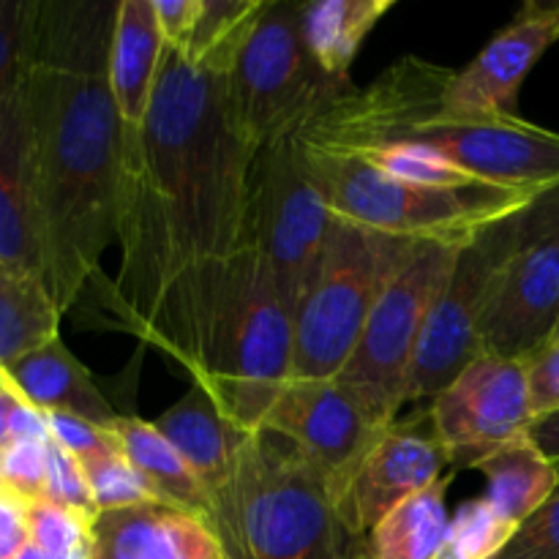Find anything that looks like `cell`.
<instances>
[{
	"mask_svg": "<svg viewBox=\"0 0 559 559\" xmlns=\"http://www.w3.org/2000/svg\"><path fill=\"white\" fill-rule=\"evenodd\" d=\"M238 52L164 44L162 74L136 134H126L120 265L104 309L123 331L178 364L205 369L207 331L229 265L249 246L257 153L235 131L227 69Z\"/></svg>",
	"mask_w": 559,
	"mask_h": 559,
	"instance_id": "6da1fadb",
	"label": "cell"
},
{
	"mask_svg": "<svg viewBox=\"0 0 559 559\" xmlns=\"http://www.w3.org/2000/svg\"><path fill=\"white\" fill-rule=\"evenodd\" d=\"M115 0H41L27 66L47 289L71 311L118 243L126 126L109 85Z\"/></svg>",
	"mask_w": 559,
	"mask_h": 559,
	"instance_id": "7a4b0ae2",
	"label": "cell"
},
{
	"mask_svg": "<svg viewBox=\"0 0 559 559\" xmlns=\"http://www.w3.org/2000/svg\"><path fill=\"white\" fill-rule=\"evenodd\" d=\"M453 69L407 55L366 87H349L300 131L320 151L418 145L480 183L544 194L559 186V134L522 115H464L445 104Z\"/></svg>",
	"mask_w": 559,
	"mask_h": 559,
	"instance_id": "3957f363",
	"label": "cell"
},
{
	"mask_svg": "<svg viewBox=\"0 0 559 559\" xmlns=\"http://www.w3.org/2000/svg\"><path fill=\"white\" fill-rule=\"evenodd\" d=\"M211 527L227 559L366 557V538L349 533L320 475L271 431L249 437L213 495Z\"/></svg>",
	"mask_w": 559,
	"mask_h": 559,
	"instance_id": "277c9868",
	"label": "cell"
},
{
	"mask_svg": "<svg viewBox=\"0 0 559 559\" xmlns=\"http://www.w3.org/2000/svg\"><path fill=\"white\" fill-rule=\"evenodd\" d=\"M295 320L254 246L233 260L207 331L205 369L197 385L240 429L262 431L293 380Z\"/></svg>",
	"mask_w": 559,
	"mask_h": 559,
	"instance_id": "5b68a950",
	"label": "cell"
},
{
	"mask_svg": "<svg viewBox=\"0 0 559 559\" xmlns=\"http://www.w3.org/2000/svg\"><path fill=\"white\" fill-rule=\"evenodd\" d=\"M311 175L336 218L407 240L464 246L516 216L540 194L508 186H418L380 173L353 153L304 145Z\"/></svg>",
	"mask_w": 559,
	"mask_h": 559,
	"instance_id": "8992f818",
	"label": "cell"
},
{
	"mask_svg": "<svg viewBox=\"0 0 559 559\" xmlns=\"http://www.w3.org/2000/svg\"><path fill=\"white\" fill-rule=\"evenodd\" d=\"M418 243L333 216L320 267L295 311L293 380L338 377L377 300Z\"/></svg>",
	"mask_w": 559,
	"mask_h": 559,
	"instance_id": "52a82bcc",
	"label": "cell"
},
{
	"mask_svg": "<svg viewBox=\"0 0 559 559\" xmlns=\"http://www.w3.org/2000/svg\"><path fill=\"white\" fill-rule=\"evenodd\" d=\"M349 87L311 58L300 31V3L267 0L227 69L229 120L240 140L260 153L271 142L300 134Z\"/></svg>",
	"mask_w": 559,
	"mask_h": 559,
	"instance_id": "ba28073f",
	"label": "cell"
},
{
	"mask_svg": "<svg viewBox=\"0 0 559 559\" xmlns=\"http://www.w3.org/2000/svg\"><path fill=\"white\" fill-rule=\"evenodd\" d=\"M462 246L420 240L377 300L336 380L358 399L374 429L385 431L407 404L409 374L426 317L451 276Z\"/></svg>",
	"mask_w": 559,
	"mask_h": 559,
	"instance_id": "9c48e42d",
	"label": "cell"
},
{
	"mask_svg": "<svg viewBox=\"0 0 559 559\" xmlns=\"http://www.w3.org/2000/svg\"><path fill=\"white\" fill-rule=\"evenodd\" d=\"M331 224L300 134L262 147L249 180V246L265 260L293 320L320 267Z\"/></svg>",
	"mask_w": 559,
	"mask_h": 559,
	"instance_id": "30bf717a",
	"label": "cell"
},
{
	"mask_svg": "<svg viewBox=\"0 0 559 559\" xmlns=\"http://www.w3.org/2000/svg\"><path fill=\"white\" fill-rule=\"evenodd\" d=\"M522 249L519 213L491 224L459 249L456 265L442 284L415 353L407 402H435L480 355V325L502 267Z\"/></svg>",
	"mask_w": 559,
	"mask_h": 559,
	"instance_id": "8fae6325",
	"label": "cell"
},
{
	"mask_svg": "<svg viewBox=\"0 0 559 559\" xmlns=\"http://www.w3.org/2000/svg\"><path fill=\"white\" fill-rule=\"evenodd\" d=\"M431 424L451 467L473 469L533 426L524 360L478 355L431 404Z\"/></svg>",
	"mask_w": 559,
	"mask_h": 559,
	"instance_id": "7c38bea8",
	"label": "cell"
},
{
	"mask_svg": "<svg viewBox=\"0 0 559 559\" xmlns=\"http://www.w3.org/2000/svg\"><path fill=\"white\" fill-rule=\"evenodd\" d=\"M262 431L282 437L320 475L333 502L374 445L380 429L369 424L358 399L333 380H289Z\"/></svg>",
	"mask_w": 559,
	"mask_h": 559,
	"instance_id": "4fadbf2b",
	"label": "cell"
},
{
	"mask_svg": "<svg viewBox=\"0 0 559 559\" xmlns=\"http://www.w3.org/2000/svg\"><path fill=\"white\" fill-rule=\"evenodd\" d=\"M451 464L437 437L431 415L424 420L393 424L377 437L353 480L338 497V516L349 533L366 538L388 513L442 478Z\"/></svg>",
	"mask_w": 559,
	"mask_h": 559,
	"instance_id": "5bb4252c",
	"label": "cell"
},
{
	"mask_svg": "<svg viewBox=\"0 0 559 559\" xmlns=\"http://www.w3.org/2000/svg\"><path fill=\"white\" fill-rule=\"evenodd\" d=\"M559 320V240L538 238L502 267L480 325V355L527 360Z\"/></svg>",
	"mask_w": 559,
	"mask_h": 559,
	"instance_id": "9a60e30c",
	"label": "cell"
},
{
	"mask_svg": "<svg viewBox=\"0 0 559 559\" xmlns=\"http://www.w3.org/2000/svg\"><path fill=\"white\" fill-rule=\"evenodd\" d=\"M559 41V3H524L462 71H451L445 104L464 115H519V91L530 71Z\"/></svg>",
	"mask_w": 559,
	"mask_h": 559,
	"instance_id": "2e32d148",
	"label": "cell"
},
{
	"mask_svg": "<svg viewBox=\"0 0 559 559\" xmlns=\"http://www.w3.org/2000/svg\"><path fill=\"white\" fill-rule=\"evenodd\" d=\"M0 267L47 284L27 74L0 102Z\"/></svg>",
	"mask_w": 559,
	"mask_h": 559,
	"instance_id": "e0dca14e",
	"label": "cell"
},
{
	"mask_svg": "<svg viewBox=\"0 0 559 559\" xmlns=\"http://www.w3.org/2000/svg\"><path fill=\"white\" fill-rule=\"evenodd\" d=\"M222 544L197 513L167 502L102 511L93 519V559H222Z\"/></svg>",
	"mask_w": 559,
	"mask_h": 559,
	"instance_id": "ac0fdd59",
	"label": "cell"
},
{
	"mask_svg": "<svg viewBox=\"0 0 559 559\" xmlns=\"http://www.w3.org/2000/svg\"><path fill=\"white\" fill-rule=\"evenodd\" d=\"M156 426L200 475L205 489L211 491V502L213 495L229 484L240 451L251 437V431L233 424L207 388L197 382H191L189 391L156 420Z\"/></svg>",
	"mask_w": 559,
	"mask_h": 559,
	"instance_id": "d6986e66",
	"label": "cell"
},
{
	"mask_svg": "<svg viewBox=\"0 0 559 559\" xmlns=\"http://www.w3.org/2000/svg\"><path fill=\"white\" fill-rule=\"evenodd\" d=\"M5 374L14 391L41 413L76 415L109 431L118 424V409L98 391L87 366L66 347L63 336H55L52 342L5 366Z\"/></svg>",
	"mask_w": 559,
	"mask_h": 559,
	"instance_id": "ffe728a7",
	"label": "cell"
},
{
	"mask_svg": "<svg viewBox=\"0 0 559 559\" xmlns=\"http://www.w3.org/2000/svg\"><path fill=\"white\" fill-rule=\"evenodd\" d=\"M162 60L164 36L153 0H118L109 49V85L126 134H136L145 123L162 74Z\"/></svg>",
	"mask_w": 559,
	"mask_h": 559,
	"instance_id": "44dd1931",
	"label": "cell"
},
{
	"mask_svg": "<svg viewBox=\"0 0 559 559\" xmlns=\"http://www.w3.org/2000/svg\"><path fill=\"white\" fill-rule=\"evenodd\" d=\"M486 478V500L502 519L522 527L549 502L559 484L557 464L527 435L506 442L473 464Z\"/></svg>",
	"mask_w": 559,
	"mask_h": 559,
	"instance_id": "7402d4cb",
	"label": "cell"
},
{
	"mask_svg": "<svg viewBox=\"0 0 559 559\" xmlns=\"http://www.w3.org/2000/svg\"><path fill=\"white\" fill-rule=\"evenodd\" d=\"M112 431L123 456L140 469L158 502L183 508L211 524V491L156 424H147L136 415H120Z\"/></svg>",
	"mask_w": 559,
	"mask_h": 559,
	"instance_id": "603a6c76",
	"label": "cell"
},
{
	"mask_svg": "<svg viewBox=\"0 0 559 559\" xmlns=\"http://www.w3.org/2000/svg\"><path fill=\"white\" fill-rule=\"evenodd\" d=\"M393 0H314L300 3V31L314 63L331 80L349 82V69Z\"/></svg>",
	"mask_w": 559,
	"mask_h": 559,
	"instance_id": "cb8c5ba5",
	"label": "cell"
},
{
	"mask_svg": "<svg viewBox=\"0 0 559 559\" xmlns=\"http://www.w3.org/2000/svg\"><path fill=\"white\" fill-rule=\"evenodd\" d=\"M451 475H442L429 489L393 508L369 535V559H435L451 527L448 513Z\"/></svg>",
	"mask_w": 559,
	"mask_h": 559,
	"instance_id": "d4e9b609",
	"label": "cell"
},
{
	"mask_svg": "<svg viewBox=\"0 0 559 559\" xmlns=\"http://www.w3.org/2000/svg\"><path fill=\"white\" fill-rule=\"evenodd\" d=\"M60 309L47 284L0 267V366H11L27 353L60 336Z\"/></svg>",
	"mask_w": 559,
	"mask_h": 559,
	"instance_id": "484cf974",
	"label": "cell"
},
{
	"mask_svg": "<svg viewBox=\"0 0 559 559\" xmlns=\"http://www.w3.org/2000/svg\"><path fill=\"white\" fill-rule=\"evenodd\" d=\"M516 530V524L502 519L486 497H475L451 516V527L435 559H497Z\"/></svg>",
	"mask_w": 559,
	"mask_h": 559,
	"instance_id": "4316f807",
	"label": "cell"
},
{
	"mask_svg": "<svg viewBox=\"0 0 559 559\" xmlns=\"http://www.w3.org/2000/svg\"><path fill=\"white\" fill-rule=\"evenodd\" d=\"M31 544L49 559H93V519L49 500L27 506Z\"/></svg>",
	"mask_w": 559,
	"mask_h": 559,
	"instance_id": "83f0119b",
	"label": "cell"
},
{
	"mask_svg": "<svg viewBox=\"0 0 559 559\" xmlns=\"http://www.w3.org/2000/svg\"><path fill=\"white\" fill-rule=\"evenodd\" d=\"M353 156L364 158L371 167H377L380 173L391 175V178L407 180V183L418 186H475L480 180H475L473 175H467L464 169H459L456 164H451L448 158H442L440 153L429 151V147L418 145H382V147H369V151L353 153Z\"/></svg>",
	"mask_w": 559,
	"mask_h": 559,
	"instance_id": "f1b7e54d",
	"label": "cell"
},
{
	"mask_svg": "<svg viewBox=\"0 0 559 559\" xmlns=\"http://www.w3.org/2000/svg\"><path fill=\"white\" fill-rule=\"evenodd\" d=\"M41 0H0V102L31 66Z\"/></svg>",
	"mask_w": 559,
	"mask_h": 559,
	"instance_id": "f546056e",
	"label": "cell"
},
{
	"mask_svg": "<svg viewBox=\"0 0 559 559\" xmlns=\"http://www.w3.org/2000/svg\"><path fill=\"white\" fill-rule=\"evenodd\" d=\"M87 486H91L93 502L98 513L102 511H120V508L142 506V502H158L147 480L142 478L140 469L123 456V451L102 453L82 462Z\"/></svg>",
	"mask_w": 559,
	"mask_h": 559,
	"instance_id": "4dcf8cb0",
	"label": "cell"
},
{
	"mask_svg": "<svg viewBox=\"0 0 559 559\" xmlns=\"http://www.w3.org/2000/svg\"><path fill=\"white\" fill-rule=\"evenodd\" d=\"M44 500L58 502V506L80 511L91 519L98 516V508L93 502L82 462L71 456L63 445H58L52 437L47 442V486H44Z\"/></svg>",
	"mask_w": 559,
	"mask_h": 559,
	"instance_id": "1f68e13d",
	"label": "cell"
},
{
	"mask_svg": "<svg viewBox=\"0 0 559 559\" xmlns=\"http://www.w3.org/2000/svg\"><path fill=\"white\" fill-rule=\"evenodd\" d=\"M47 442L11 440L0 451V486L25 500H41L47 486Z\"/></svg>",
	"mask_w": 559,
	"mask_h": 559,
	"instance_id": "d6a6232c",
	"label": "cell"
},
{
	"mask_svg": "<svg viewBox=\"0 0 559 559\" xmlns=\"http://www.w3.org/2000/svg\"><path fill=\"white\" fill-rule=\"evenodd\" d=\"M497 559H559V484L549 502L516 530Z\"/></svg>",
	"mask_w": 559,
	"mask_h": 559,
	"instance_id": "836d02e7",
	"label": "cell"
},
{
	"mask_svg": "<svg viewBox=\"0 0 559 559\" xmlns=\"http://www.w3.org/2000/svg\"><path fill=\"white\" fill-rule=\"evenodd\" d=\"M49 437H52L58 445H63L71 456H76L80 462L91 456H102V453L118 451V437L115 431L102 429V426L91 424V420H82L76 415L66 413H49Z\"/></svg>",
	"mask_w": 559,
	"mask_h": 559,
	"instance_id": "e575fe53",
	"label": "cell"
},
{
	"mask_svg": "<svg viewBox=\"0 0 559 559\" xmlns=\"http://www.w3.org/2000/svg\"><path fill=\"white\" fill-rule=\"evenodd\" d=\"M527 369V391L533 418H549L559 413V347H544L524 360Z\"/></svg>",
	"mask_w": 559,
	"mask_h": 559,
	"instance_id": "d590c367",
	"label": "cell"
},
{
	"mask_svg": "<svg viewBox=\"0 0 559 559\" xmlns=\"http://www.w3.org/2000/svg\"><path fill=\"white\" fill-rule=\"evenodd\" d=\"M153 11H156L164 44L183 49L200 27L205 0H153Z\"/></svg>",
	"mask_w": 559,
	"mask_h": 559,
	"instance_id": "8d00e7d4",
	"label": "cell"
},
{
	"mask_svg": "<svg viewBox=\"0 0 559 559\" xmlns=\"http://www.w3.org/2000/svg\"><path fill=\"white\" fill-rule=\"evenodd\" d=\"M27 506L31 500L0 486V559H14L31 544Z\"/></svg>",
	"mask_w": 559,
	"mask_h": 559,
	"instance_id": "74e56055",
	"label": "cell"
},
{
	"mask_svg": "<svg viewBox=\"0 0 559 559\" xmlns=\"http://www.w3.org/2000/svg\"><path fill=\"white\" fill-rule=\"evenodd\" d=\"M519 229H522V243L538 238L559 240V186L544 191L533 205L519 213Z\"/></svg>",
	"mask_w": 559,
	"mask_h": 559,
	"instance_id": "f35d334b",
	"label": "cell"
},
{
	"mask_svg": "<svg viewBox=\"0 0 559 559\" xmlns=\"http://www.w3.org/2000/svg\"><path fill=\"white\" fill-rule=\"evenodd\" d=\"M530 437L535 440V445L551 459V462H559V413L549 415V418H538L530 426Z\"/></svg>",
	"mask_w": 559,
	"mask_h": 559,
	"instance_id": "ab89813d",
	"label": "cell"
},
{
	"mask_svg": "<svg viewBox=\"0 0 559 559\" xmlns=\"http://www.w3.org/2000/svg\"><path fill=\"white\" fill-rule=\"evenodd\" d=\"M22 404V396L16 391L0 393V451L11 442V424H14V413Z\"/></svg>",
	"mask_w": 559,
	"mask_h": 559,
	"instance_id": "60d3db41",
	"label": "cell"
},
{
	"mask_svg": "<svg viewBox=\"0 0 559 559\" xmlns=\"http://www.w3.org/2000/svg\"><path fill=\"white\" fill-rule=\"evenodd\" d=\"M14 559H49L47 555H44V551L41 549H36V546H33V544H27L25 546V549H22L20 551V555H16Z\"/></svg>",
	"mask_w": 559,
	"mask_h": 559,
	"instance_id": "b9f144b4",
	"label": "cell"
},
{
	"mask_svg": "<svg viewBox=\"0 0 559 559\" xmlns=\"http://www.w3.org/2000/svg\"><path fill=\"white\" fill-rule=\"evenodd\" d=\"M3 391H14V385H11L9 374H5V369L0 366V393H3Z\"/></svg>",
	"mask_w": 559,
	"mask_h": 559,
	"instance_id": "7bdbcfd3",
	"label": "cell"
},
{
	"mask_svg": "<svg viewBox=\"0 0 559 559\" xmlns=\"http://www.w3.org/2000/svg\"><path fill=\"white\" fill-rule=\"evenodd\" d=\"M549 347H559V320H557V325H555V331H551V336H549Z\"/></svg>",
	"mask_w": 559,
	"mask_h": 559,
	"instance_id": "ee69618b",
	"label": "cell"
},
{
	"mask_svg": "<svg viewBox=\"0 0 559 559\" xmlns=\"http://www.w3.org/2000/svg\"><path fill=\"white\" fill-rule=\"evenodd\" d=\"M364 559H369V555H366V557H364Z\"/></svg>",
	"mask_w": 559,
	"mask_h": 559,
	"instance_id": "f6af8a7d",
	"label": "cell"
},
{
	"mask_svg": "<svg viewBox=\"0 0 559 559\" xmlns=\"http://www.w3.org/2000/svg\"><path fill=\"white\" fill-rule=\"evenodd\" d=\"M222 559H227V557H222Z\"/></svg>",
	"mask_w": 559,
	"mask_h": 559,
	"instance_id": "bcb514c9",
	"label": "cell"
}]
</instances>
